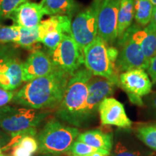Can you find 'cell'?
Listing matches in <instances>:
<instances>
[{"label":"cell","instance_id":"27","mask_svg":"<svg viewBox=\"0 0 156 156\" xmlns=\"http://www.w3.org/2000/svg\"><path fill=\"white\" fill-rule=\"evenodd\" d=\"M28 0H0V22L9 18L12 13Z\"/></svg>","mask_w":156,"mask_h":156},{"label":"cell","instance_id":"20","mask_svg":"<svg viewBox=\"0 0 156 156\" xmlns=\"http://www.w3.org/2000/svg\"><path fill=\"white\" fill-rule=\"evenodd\" d=\"M45 15H67L73 17L80 8V5L75 0H41V1Z\"/></svg>","mask_w":156,"mask_h":156},{"label":"cell","instance_id":"1","mask_svg":"<svg viewBox=\"0 0 156 156\" xmlns=\"http://www.w3.org/2000/svg\"><path fill=\"white\" fill-rule=\"evenodd\" d=\"M71 75L56 68L46 76L29 81L15 93L12 101L33 109L57 108Z\"/></svg>","mask_w":156,"mask_h":156},{"label":"cell","instance_id":"11","mask_svg":"<svg viewBox=\"0 0 156 156\" xmlns=\"http://www.w3.org/2000/svg\"><path fill=\"white\" fill-rule=\"evenodd\" d=\"M116 86H118L116 83L106 78L94 75L91 77L88 83V94L85 113L86 125L94 119L101 101L106 98L112 96Z\"/></svg>","mask_w":156,"mask_h":156},{"label":"cell","instance_id":"34","mask_svg":"<svg viewBox=\"0 0 156 156\" xmlns=\"http://www.w3.org/2000/svg\"><path fill=\"white\" fill-rule=\"evenodd\" d=\"M11 138L10 134L0 129V147L2 148L5 147L11 140Z\"/></svg>","mask_w":156,"mask_h":156},{"label":"cell","instance_id":"3","mask_svg":"<svg viewBox=\"0 0 156 156\" xmlns=\"http://www.w3.org/2000/svg\"><path fill=\"white\" fill-rule=\"evenodd\" d=\"M118 55V48L109 46L98 35L83 48L84 65L94 76L111 80L118 85L119 74L116 69Z\"/></svg>","mask_w":156,"mask_h":156},{"label":"cell","instance_id":"22","mask_svg":"<svg viewBox=\"0 0 156 156\" xmlns=\"http://www.w3.org/2000/svg\"><path fill=\"white\" fill-rule=\"evenodd\" d=\"M134 20L140 26H145L151 23L153 12V5L150 0H134Z\"/></svg>","mask_w":156,"mask_h":156},{"label":"cell","instance_id":"36","mask_svg":"<svg viewBox=\"0 0 156 156\" xmlns=\"http://www.w3.org/2000/svg\"><path fill=\"white\" fill-rule=\"evenodd\" d=\"M86 156H108V155H105V154H103V153H99V152H96V153H91V154H90V155H86Z\"/></svg>","mask_w":156,"mask_h":156},{"label":"cell","instance_id":"17","mask_svg":"<svg viewBox=\"0 0 156 156\" xmlns=\"http://www.w3.org/2000/svg\"><path fill=\"white\" fill-rule=\"evenodd\" d=\"M23 62L15 56L6 63L0 71V88L13 91L23 83Z\"/></svg>","mask_w":156,"mask_h":156},{"label":"cell","instance_id":"5","mask_svg":"<svg viewBox=\"0 0 156 156\" xmlns=\"http://www.w3.org/2000/svg\"><path fill=\"white\" fill-rule=\"evenodd\" d=\"M48 113L36 109L6 106L0 108V129L10 134H18L37 126L47 116Z\"/></svg>","mask_w":156,"mask_h":156},{"label":"cell","instance_id":"12","mask_svg":"<svg viewBox=\"0 0 156 156\" xmlns=\"http://www.w3.org/2000/svg\"><path fill=\"white\" fill-rule=\"evenodd\" d=\"M136 137L130 129H119L115 132L110 156H153L151 151Z\"/></svg>","mask_w":156,"mask_h":156},{"label":"cell","instance_id":"18","mask_svg":"<svg viewBox=\"0 0 156 156\" xmlns=\"http://www.w3.org/2000/svg\"><path fill=\"white\" fill-rule=\"evenodd\" d=\"M77 140L96 149L111 153L114 143V134L106 133L99 129H93L80 134Z\"/></svg>","mask_w":156,"mask_h":156},{"label":"cell","instance_id":"38","mask_svg":"<svg viewBox=\"0 0 156 156\" xmlns=\"http://www.w3.org/2000/svg\"><path fill=\"white\" fill-rule=\"evenodd\" d=\"M2 147H0V156H5V155H4L3 153H2Z\"/></svg>","mask_w":156,"mask_h":156},{"label":"cell","instance_id":"13","mask_svg":"<svg viewBox=\"0 0 156 156\" xmlns=\"http://www.w3.org/2000/svg\"><path fill=\"white\" fill-rule=\"evenodd\" d=\"M101 124L119 129H131L132 122L126 114L124 105L112 97L106 98L98 106Z\"/></svg>","mask_w":156,"mask_h":156},{"label":"cell","instance_id":"4","mask_svg":"<svg viewBox=\"0 0 156 156\" xmlns=\"http://www.w3.org/2000/svg\"><path fill=\"white\" fill-rule=\"evenodd\" d=\"M79 134L77 127L52 119L46 123L37 136L38 151L51 155L66 153Z\"/></svg>","mask_w":156,"mask_h":156},{"label":"cell","instance_id":"33","mask_svg":"<svg viewBox=\"0 0 156 156\" xmlns=\"http://www.w3.org/2000/svg\"><path fill=\"white\" fill-rule=\"evenodd\" d=\"M12 152L11 155L14 156H33V154L29 153L26 150L23 149L22 147L19 145H15L12 148Z\"/></svg>","mask_w":156,"mask_h":156},{"label":"cell","instance_id":"10","mask_svg":"<svg viewBox=\"0 0 156 156\" xmlns=\"http://www.w3.org/2000/svg\"><path fill=\"white\" fill-rule=\"evenodd\" d=\"M121 0H101L98 12V35L109 46L117 42V24Z\"/></svg>","mask_w":156,"mask_h":156},{"label":"cell","instance_id":"29","mask_svg":"<svg viewBox=\"0 0 156 156\" xmlns=\"http://www.w3.org/2000/svg\"><path fill=\"white\" fill-rule=\"evenodd\" d=\"M64 35L67 34H64V33L60 32V31H52L45 35L40 42L46 46L47 50H52L59 44L62 38H64Z\"/></svg>","mask_w":156,"mask_h":156},{"label":"cell","instance_id":"6","mask_svg":"<svg viewBox=\"0 0 156 156\" xmlns=\"http://www.w3.org/2000/svg\"><path fill=\"white\" fill-rule=\"evenodd\" d=\"M46 52L56 68L71 76L84 64L83 51L72 35H64L62 41L55 48L46 50Z\"/></svg>","mask_w":156,"mask_h":156},{"label":"cell","instance_id":"9","mask_svg":"<svg viewBox=\"0 0 156 156\" xmlns=\"http://www.w3.org/2000/svg\"><path fill=\"white\" fill-rule=\"evenodd\" d=\"M119 55L116 62V69L119 75L133 69H147L149 61L146 58L141 47L128 33L117 41Z\"/></svg>","mask_w":156,"mask_h":156},{"label":"cell","instance_id":"23","mask_svg":"<svg viewBox=\"0 0 156 156\" xmlns=\"http://www.w3.org/2000/svg\"><path fill=\"white\" fill-rule=\"evenodd\" d=\"M134 134L144 145L156 151V124H145L138 126Z\"/></svg>","mask_w":156,"mask_h":156},{"label":"cell","instance_id":"28","mask_svg":"<svg viewBox=\"0 0 156 156\" xmlns=\"http://www.w3.org/2000/svg\"><path fill=\"white\" fill-rule=\"evenodd\" d=\"M12 44L15 43H9L0 46V71L7 62L18 56L17 47L13 46Z\"/></svg>","mask_w":156,"mask_h":156},{"label":"cell","instance_id":"40","mask_svg":"<svg viewBox=\"0 0 156 156\" xmlns=\"http://www.w3.org/2000/svg\"><path fill=\"white\" fill-rule=\"evenodd\" d=\"M5 156H6V155H5ZM9 156H14V155H9Z\"/></svg>","mask_w":156,"mask_h":156},{"label":"cell","instance_id":"30","mask_svg":"<svg viewBox=\"0 0 156 156\" xmlns=\"http://www.w3.org/2000/svg\"><path fill=\"white\" fill-rule=\"evenodd\" d=\"M146 103L151 114L156 118V91L146 96Z\"/></svg>","mask_w":156,"mask_h":156},{"label":"cell","instance_id":"24","mask_svg":"<svg viewBox=\"0 0 156 156\" xmlns=\"http://www.w3.org/2000/svg\"><path fill=\"white\" fill-rule=\"evenodd\" d=\"M18 29L19 36L15 44L27 49H34V45L39 43L38 27L34 28L18 27Z\"/></svg>","mask_w":156,"mask_h":156},{"label":"cell","instance_id":"39","mask_svg":"<svg viewBox=\"0 0 156 156\" xmlns=\"http://www.w3.org/2000/svg\"><path fill=\"white\" fill-rule=\"evenodd\" d=\"M48 156H53V155H48Z\"/></svg>","mask_w":156,"mask_h":156},{"label":"cell","instance_id":"37","mask_svg":"<svg viewBox=\"0 0 156 156\" xmlns=\"http://www.w3.org/2000/svg\"><path fill=\"white\" fill-rule=\"evenodd\" d=\"M151 2L153 4V7H156V0H150Z\"/></svg>","mask_w":156,"mask_h":156},{"label":"cell","instance_id":"16","mask_svg":"<svg viewBox=\"0 0 156 156\" xmlns=\"http://www.w3.org/2000/svg\"><path fill=\"white\" fill-rule=\"evenodd\" d=\"M140 45L148 61L156 54V27L152 23L140 26L134 23L126 31Z\"/></svg>","mask_w":156,"mask_h":156},{"label":"cell","instance_id":"8","mask_svg":"<svg viewBox=\"0 0 156 156\" xmlns=\"http://www.w3.org/2000/svg\"><path fill=\"white\" fill-rule=\"evenodd\" d=\"M118 86L126 93L132 104L142 106V98L151 93L153 83L145 69H133L119 75Z\"/></svg>","mask_w":156,"mask_h":156},{"label":"cell","instance_id":"26","mask_svg":"<svg viewBox=\"0 0 156 156\" xmlns=\"http://www.w3.org/2000/svg\"><path fill=\"white\" fill-rule=\"evenodd\" d=\"M19 36L18 26L15 25H0V46L9 43H16Z\"/></svg>","mask_w":156,"mask_h":156},{"label":"cell","instance_id":"31","mask_svg":"<svg viewBox=\"0 0 156 156\" xmlns=\"http://www.w3.org/2000/svg\"><path fill=\"white\" fill-rule=\"evenodd\" d=\"M15 93L13 91L5 90L0 88V108L6 106L7 103L12 101Z\"/></svg>","mask_w":156,"mask_h":156},{"label":"cell","instance_id":"14","mask_svg":"<svg viewBox=\"0 0 156 156\" xmlns=\"http://www.w3.org/2000/svg\"><path fill=\"white\" fill-rule=\"evenodd\" d=\"M56 69L49 56L40 49H33L23 62V82H28L46 76Z\"/></svg>","mask_w":156,"mask_h":156},{"label":"cell","instance_id":"35","mask_svg":"<svg viewBox=\"0 0 156 156\" xmlns=\"http://www.w3.org/2000/svg\"><path fill=\"white\" fill-rule=\"evenodd\" d=\"M151 23H153V24L156 27V7H154L153 8V15H152V19Z\"/></svg>","mask_w":156,"mask_h":156},{"label":"cell","instance_id":"19","mask_svg":"<svg viewBox=\"0 0 156 156\" xmlns=\"http://www.w3.org/2000/svg\"><path fill=\"white\" fill-rule=\"evenodd\" d=\"M72 18L67 15H52L41 21L38 26L39 42L45 35L52 31H60L64 34L71 35Z\"/></svg>","mask_w":156,"mask_h":156},{"label":"cell","instance_id":"21","mask_svg":"<svg viewBox=\"0 0 156 156\" xmlns=\"http://www.w3.org/2000/svg\"><path fill=\"white\" fill-rule=\"evenodd\" d=\"M134 18V0H121L117 24V41L122 38L127 29L132 25Z\"/></svg>","mask_w":156,"mask_h":156},{"label":"cell","instance_id":"7","mask_svg":"<svg viewBox=\"0 0 156 156\" xmlns=\"http://www.w3.org/2000/svg\"><path fill=\"white\" fill-rule=\"evenodd\" d=\"M101 2V0H93L90 6L78 13L72 21L71 35L83 51L98 36Z\"/></svg>","mask_w":156,"mask_h":156},{"label":"cell","instance_id":"15","mask_svg":"<svg viewBox=\"0 0 156 156\" xmlns=\"http://www.w3.org/2000/svg\"><path fill=\"white\" fill-rule=\"evenodd\" d=\"M45 15L40 3L25 2L19 6L9 17L13 25L25 28L38 27Z\"/></svg>","mask_w":156,"mask_h":156},{"label":"cell","instance_id":"25","mask_svg":"<svg viewBox=\"0 0 156 156\" xmlns=\"http://www.w3.org/2000/svg\"><path fill=\"white\" fill-rule=\"evenodd\" d=\"M96 152L103 153L106 155H110V153L108 152L96 149V148L91 147L85 142L77 140L74 142L69 151L66 153L69 156H86L91 153H96Z\"/></svg>","mask_w":156,"mask_h":156},{"label":"cell","instance_id":"32","mask_svg":"<svg viewBox=\"0 0 156 156\" xmlns=\"http://www.w3.org/2000/svg\"><path fill=\"white\" fill-rule=\"evenodd\" d=\"M146 70L149 77H151L152 83L156 84V54L149 61V64Z\"/></svg>","mask_w":156,"mask_h":156},{"label":"cell","instance_id":"2","mask_svg":"<svg viewBox=\"0 0 156 156\" xmlns=\"http://www.w3.org/2000/svg\"><path fill=\"white\" fill-rule=\"evenodd\" d=\"M93 76L88 69L81 67L70 77L56 112L58 119L75 127L86 126L85 113L88 83Z\"/></svg>","mask_w":156,"mask_h":156}]
</instances>
